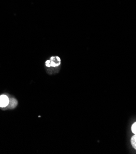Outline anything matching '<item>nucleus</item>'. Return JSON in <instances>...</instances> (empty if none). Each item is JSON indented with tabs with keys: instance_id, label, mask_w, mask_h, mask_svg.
Returning <instances> with one entry per match:
<instances>
[{
	"instance_id": "f03ea898",
	"label": "nucleus",
	"mask_w": 136,
	"mask_h": 154,
	"mask_svg": "<svg viewBox=\"0 0 136 154\" xmlns=\"http://www.w3.org/2000/svg\"><path fill=\"white\" fill-rule=\"evenodd\" d=\"M9 103V99L8 97L5 95L0 96V107H6Z\"/></svg>"
},
{
	"instance_id": "39448f33",
	"label": "nucleus",
	"mask_w": 136,
	"mask_h": 154,
	"mask_svg": "<svg viewBox=\"0 0 136 154\" xmlns=\"http://www.w3.org/2000/svg\"><path fill=\"white\" fill-rule=\"evenodd\" d=\"M131 131L134 134H136V122H134L131 126Z\"/></svg>"
},
{
	"instance_id": "7ed1b4c3",
	"label": "nucleus",
	"mask_w": 136,
	"mask_h": 154,
	"mask_svg": "<svg viewBox=\"0 0 136 154\" xmlns=\"http://www.w3.org/2000/svg\"><path fill=\"white\" fill-rule=\"evenodd\" d=\"M17 105V101L15 98L9 99V103L8 104V107L9 109H13L16 107Z\"/></svg>"
},
{
	"instance_id": "f257e3e1",
	"label": "nucleus",
	"mask_w": 136,
	"mask_h": 154,
	"mask_svg": "<svg viewBox=\"0 0 136 154\" xmlns=\"http://www.w3.org/2000/svg\"><path fill=\"white\" fill-rule=\"evenodd\" d=\"M61 65V59L58 56H53L50 60L45 61V66L47 68H57Z\"/></svg>"
},
{
	"instance_id": "20e7f679",
	"label": "nucleus",
	"mask_w": 136,
	"mask_h": 154,
	"mask_svg": "<svg viewBox=\"0 0 136 154\" xmlns=\"http://www.w3.org/2000/svg\"><path fill=\"white\" fill-rule=\"evenodd\" d=\"M131 144L133 148L136 150V134H134L131 138Z\"/></svg>"
}]
</instances>
